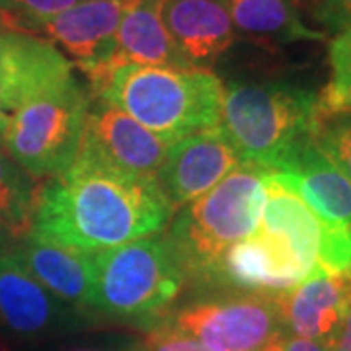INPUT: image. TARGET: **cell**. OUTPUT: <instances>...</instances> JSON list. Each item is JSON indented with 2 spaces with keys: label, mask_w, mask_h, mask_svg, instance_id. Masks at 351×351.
Returning <instances> with one entry per match:
<instances>
[{
  "label": "cell",
  "mask_w": 351,
  "mask_h": 351,
  "mask_svg": "<svg viewBox=\"0 0 351 351\" xmlns=\"http://www.w3.org/2000/svg\"><path fill=\"white\" fill-rule=\"evenodd\" d=\"M174 209L154 178L129 174L86 154L51 178L34 201L29 230L82 254H100L162 232Z\"/></svg>",
  "instance_id": "6da1fadb"
},
{
  "label": "cell",
  "mask_w": 351,
  "mask_h": 351,
  "mask_svg": "<svg viewBox=\"0 0 351 351\" xmlns=\"http://www.w3.org/2000/svg\"><path fill=\"white\" fill-rule=\"evenodd\" d=\"M318 96L289 82H232L225 88L221 131L242 162L277 172L313 143Z\"/></svg>",
  "instance_id": "7a4b0ae2"
},
{
  "label": "cell",
  "mask_w": 351,
  "mask_h": 351,
  "mask_svg": "<svg viewBox=\"0 0 351 351\" xmlns=\"http://www.w3.org/2000/svg\"><path fill=\"white\" fill-rule=\"evenodd\" d=\"M223 94V82L211 71L125 64L92 98L113 104L172 145L219 127Z\"/></svg>",
  "instance_id": "3957f363"
},
{
  "label": "cell",
  "mask_w": 351,
  "mask_h": 351,
  "mask_svg": "<svg viewBox=\"0 0 351 351\" xmlns=\"http://www.w3.org/2000/svg\"><path fill=\"white\" fill-rule=\"evenodd\" d=\"M263 168L242 162L213 189L180 207L164 240L186 281H211L221 256L256 232L263 209Z\"/></svg>",
  "instance_id": "277c9868"
},
{
  "label": "cell",
  "mask_w": 351,
  "mask_h": 351,
  "mask_svg": "<svg viewBox=\"0 0 351 351\" xmlns=\"http://www.w3.org/2000/svg\"><path fill=\"white\" fill-rule=\"evenodd\" d=\"M90 308L115 320H151L168 308L186 276L164 239H141L92 256Z\"/></svg>",
  "instance_id": "5b68a950"
},
{
  "label": "cell",
  "mask_w": 351,
  "mask_h": 351,
  "mask_svg": "<svg viewBox=\"0 0 351 351\" xmlns=\"http://www.w3.org/2000/svg\"><path fill=\"white\" fill-rule=\"evenodd\" d=\"M90 90L78 80L25 104L10 117L6 152L27 176L55 178L75 162L86 125Z\"/></svg>",
  "instance_id": "8992f818"
},
{
  "label": "cell",
  "mask_w": 351,
  "mask_h": 351,
  "mask_svg": "<svg viewBox=\"0 0 351 351\" xmlns=\"http://www.w3.org/2000/svg\"><path fill=\"white\" fill-rule=\"evenodd\" d=\"M256 230L281 240L316 276L351 271L350 252L328 234L313 209L277 172L263 176V209Z\"/></svg>",
  "instance_id": "52a82bcc"
},
{
  "label": "cell",
  "mask_w": 351,
  "mask_h": 351,
  "mask_svg": "<svg viewBox=\"0 0 351 351\" xmlns=\"http://www.w3.org/2000/svg\"><path fill=\"white\" fill-rule=\"evenodd\" d=\"M172 324L211 351H265L285 334L276 295L199 302L180 311Z\"/></svg>",
  "instance_id": "ba28073f"
},
{
  "label": "cell",
  "mask_w": 351,
  "mask_h": 351,
  "mask_svg": "<svg viewBox=\"0 0 351 351\" xmlns=\"http://www.w3.org/2000/svg\"><path fill=\"white\" fill-rule=\"evenodd\" d=\"M129 0H84L41 25L36 36L61 45L71 61L86 75L96 96L115 71V39Z\"/></svg>",
  "instance_id": "9c48e42d"
},
{
  "label": "cell",
  "mask_w": 351,
  "mask_h": 351,
  "mask_svg": "<svg viewBox=\"0 0 351 351\" xmlns=\"http://www.w3.org/2000/svg\"><path fill=\"white\" fill-rule=\"evenodd\" d=\"M75 78L73 63L49 39L12 29L0 34V112H18Z\"/></svg>",
  "instance_id": "30bf717a"
},
{
  "label": "cell",
  "mask_w": 351,
  "mask_h": 351,
  "mask_svg": "<svg viewBox=\"0 0 351 351\" xmlns=\"http://www.w3.org/2000/svg\"><path fill=\"white\" fill-rule=\"evenodd\" d=\"M168 147L164 138L156 137L113 104L92 98L78 149L80 154L98 158L129 174L156 180Z\"/></svg>",
  "instance_id": "8fae6325"
},
{
  "label": "cell",
  "mask_w": 351,
  "mask_h": 351,
  "mask_svg": "<svg viewBox=\"0 0 351 351\" xmlns=\"http://www.w3.org/2000/svg\"><path fill=\"white\" fill-rule=\"evenodd\" d=\"M240 164L237 149L221 127H215L172 143L156 174V184L176 211L213 189Z\"/></svg>",
  "instance_id": "7c38bea8"
},
{
  "label": "cell",
  "mask_w": 351,
  "mask_h": 351,
  "mask_svg": "<svg viewBox=\"0 0 351 351\" xmlns=\"http://www.w3.org/2000/svg\"><path fill=\"white\" fill-rule=\"evenodd\" d=\"M78 308L57 299L32 276L12 248L0 252V326L20 339L49 338L73 326Z\"/></svg>",
  "instance_id": "4fadbf2b"
},
{
  "label": "cell",
  "mask_w": 351,
  "mask_h": 351,
  "mask_svg": "<svg viewBox=\"0 0 351 351\" xmlns=\"http://www.w3.org/2000/svg\"><path fill=\"white\" fill-rule=\"evenodd\" d=\"M311 277H316V274L281 240L256 230L221 256L211 281L252 291L256 295H279Z\"/></svg>",
  "instance_id": "5bb4252c"
},
{
  "label": "cell",
  "mask_w": 351,
  "mask_h": 351,
  "mask_svg": "<svg viewBox=\"0 0 351 351\" xmlns=\"http://www.w3.org/2000/svg\"><path fill=\"white\" fill-rule=\"evenodd\" d=\"M320 219L328 234L351 254V184L316 145L302 147L277 170Z\"/></svg>",
  "instance_id": "9a60e30c"
},
{
  "label": "cell",
  "mask_w": 351,
  "mask_h": 351,
  "mask_svg": "<svg viewBox=\"0 0 351 351\" xmlns=\"http://www.w3.org/2000/svg\"><path fill=\"white\" fill-rule=\"evenodd\" d=\"M276 302L285 334L324 346L351 313V271L311 277Z\"/></svg>",
  "instance_id": "2e32d148"
},
{
  "label": "cell",
  "mask_w": 351,
  "mask_h": 351,
  "mask_svg": "<svg viewBox=\"0 0 351 351\" xmlns=\"http://www.w3.org/2000/svg\"><path fill=\"white\" fill-rule=\"evenodd\" d=\"M162 22L191 69L209 71L234 41V27L219 0H164Z\"/></svg>",
  "instance_id": "e0dca14e"
},
{
  "label": "cell",
  "mask_w": 351,
  "mask_h": 351,
  "mask_svg": "<svg viewBox=\"0 0 351 351\" xmlns=\"http://www.w3.org/2000/svg\"><path fill=\"white\" fill-rule=\"evenodd\" d=\"M20 263L57 299L75 308H90L94 291L92 256L69 250L25 232L12 246Z\"/></svg>",
  "instance_id": "ac0fdd59"
},
{
  "label": "cell",
  "mask_w": 351,
  "mask_h": 351,
  "mask_svg": "<svg viewBox=\"0 0 351 351\" xmlns=\"http://www.w3.org/2000/svg\"><path fill=\"white\" fill-rule=\"evenodd\" d=\"M164 0H129L115 39V71L125 64L191 69L162 22Z\"/></svg>",
  "instance_id": "d6986e66"
},
{
  "label": "cell",
  "mask_w": 351,
  "mask_h": 351,
  "mask_svg": "<svg viewBox=\"0 0 351 351\" xmlns=\"http://www.w3.org/2000/svg\"><path fill=\"white\" fill-rule=\"evenodd\" d=\"M234 32L262 43L322 41L324 32L302 22L297 0H219Z\"/></svg>",
  "instance_id": "ffe728a7"
},
{
  "label": "cell",
  "mask_w": 351,
  "mask_h": 351,
  "mask_svg": "<svg viewBox=\"0 0 351 351\" xmlns=\"http://www.w3.org/2000/svg\"><path fill=\"white\" fill-rule=\"evenodd\" d=\"M34 201L36 193L29 176L8 152L0 151V223L16 237H24L32 223Z\"/></svg>",
  "instance_id": "44dd1931"
},
{
  "label": "cell",
  "mask_w": 351,
  "mask_h": 351,
  "mask_svg": "<svg viewBox=\"0 0 351 351\" xmlns=\"http://www.w3.org/2000/svg\"><path fill=\"white\" fill-rule=\"evenodd\" d=\"M330 78L318 94L320 117L351 112V27L334 36L328 45Z\"/></svg>",
  "instance_id": "7402d4cb"
},
{
  "label": "cell",
  "mask_w": 351,
  "mask_h": 351,
  "mask_svg": "<svg viewBox=\"0 0 351 351\" xmlns=\"http://www.w3.org/2000/svg\"><path fill=\"white\" fill-rule=\"evenodd\" d=\"M84 0H0V18L12 32L38 34L41 25Z\"/></svg>",
  "instance_id": "603a6c76"
},
{
  "label": "cell",
  "mask_w": 351,
  "mask_h": 351,
  "mask_svg": "<svg viewBox=\"0 0 351 351\" xmlns=\"http://www.w3.org/2000/svg\"><path fill=\"white\" fill-rule=\"evenodd\" d=\"M314 145L351 184V112L320 117Z\"/></svg>",
  "instance_id": "cb8c5ba5"
},
{
  "label": "cell",
  "mask_w": 351,
  "mask_h": 351,
  "mask_svg": "<svg viewBox=\"0 0 351 351\" xmlns=\"http://www.w3.org/2000/svg\"><path fill=\"white\" fill-rule=\"evenodd\" d=\"M143 351H211L174 324L156 326L141 343Z\"/></svg>",
  "instance_id": "d4e9b609"
},
{
  "label": "cell",
  "mask_w": 351,
  "mask_h": 351,
  "mask_svg": "<svg viewBox=\"0 0 351 351\" xmlns=\"http://www.w3.org/2000/svg\"><path fill=\"white\" fill-rule=\"evenodd\" d=\"M313 16L328 32L339 34L351 27V0H314Z\"/></svg>",
  "instance_id": "484cf974"
},
{
  "label": "cell",
  "mask_w": 351,
  "mask_h": 351,
  "mask_svg": "<svg viewBox=\"0 0 351 351\" xmlns=\"http://www.w3.org/2000/svg\"><path fill=\"white\" fill-rule=\"evenodd\" d=\"M137 341L131 339H113V341H82V343H69L53 351H131Z\"/></svg>",
  "instance_id": "4316f807"
},
{
  "label": "cell",
  "mask_w": 351,
  "mask_h": 351,
  "mask_svg": "<svg viewBox=\"0 0 351 351\" xmlns=\"http://www.w3.org/2000/svg\"><path fill=\"white\" fill-rule=\"evenodd\" d=\"M265 351H326V348L322 343H318V341H313V339L283 334L276 343H271Z\"/></svg>",
  "instance_id": "83f0119b"
},
{
  "label": "cell",
  "mask_w": 351,
  "mask_h": 351,
  "mask_svg": "<svg viewBox=\"0 0 351 351\" xmlns=\"http://www.w3.org/2000/svg\"><path fill=\"white\" fill-rule=\"evenodd\" d=\"M326 351H351V313L338 328V332L324 343Z\"/></svg>",
  "instance_id": "f1b7e54d"
},
{
  "label": "cell",
  "mask_w": 351,
  "mask_h": 351,
  "mask_svg": "<svg viewBox=\"0 0 351 351\" xmlns=\"http://www.w3.org/2000/svg\"><path fill=\"white\" fill-rule=\"evenodd\" d=\"M10 127V117L4 112H0V151H6V133Z\"/></svg>",
  "instance_id": "f546056e"
},
{
  "label": "cell",
  "mask_w": 351,
  "mask_h": 351,
  "mask_svg": "<svg viewBox=\"0 0 351 351\" xmlns=\"http://www.w3.org/2000/svg\"><path fill=\"white\" fill-rule=\"evenodd\" d=\"M0 351H12V348L8 346V341L4 338V334H0Z\"/></svg>",
  "instance_id": "4dcf8cb0"
},
{
  "label": "cell",
  "mask_w": 351,
  "mask_h": 351,
  "mask_svg": "<svg viewBox=\"0 0 351 351\" xmlns=\"http://www.w3.org/2000/svg\"><path fill=\"white\" fill-rule=\"evenodd\" d=\"M2 32H8V27H6V24H4V20L0 18V34H2Z\"/></svg>",
  "instance_id": "1f68e13d"
},
{
  "label": "cell",
  "mask_w": 351,
  "mask_h": 351,
  "mask_svg": "<svg viewBox=\"0 0 351 351\" xmlns=\"http://www.w3.org/2000/svg\"><path fill=\"white\" fill-rule=\"evenodd\" d=\"M131 351H143V348H141V343H135V348Z\"/></svg>",
  "instance_id": "d6a6232c"
},
{
  "label": "cell",
  "mask_w": 351,
  "mask_h": 351,
  "mask_svg": "<svg viewBox=\"0 0 351 351\" xmlns=\"http://www.w3.org/2000/svg\"><path fill=\"white\" fill-rule=\"evenodd\" d=\"M308 2H314V0H308Z\"/></svg>",
  "instance_id": "836d02e7"
}]
</instances>
